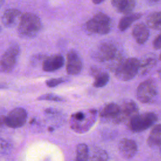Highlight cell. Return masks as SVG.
I'll return each mask as SVG.
<instances>
[{"label": "cell", "mask_w": 161, "mask_h": 161, "mask_svg": "<svg viewBox=\"0 0 161 161\" xmlns=\"http://www.w3.org/2000/svg\"><path fill=\"white\" fill-rule=\"evenodd\" d=\"M94 59L99 62H108L109 68L114 69L117 64L124 57L116 45L111 42L101 43L93 53Z\"/></svg>", "instance_id": "cell-2"}, {"label": "cell", "mask_w": 161, "mask_h": 161, "mask_svg": "<svg viewBox=\"0 0 161 161\" xmlns=\"http://www.w3.org/2000/svg\"><path fill=\"white\" fill-rule=\"evenodd\" d=\"M11 148V145L5 140L0 138V153H7Z\"/></svg>", "instance_id": "cell-27"}, {"label": "cell", "mask_w": 161, "mask_h": 161, "mask_svg": "<svg viewBox=\"0 0 161 161\" xmlns=\"http://www.w3.org/2000/svg\"><path fill=\"white\" fill-rule=\"evenodd\" d=\"M18 25V35L23 39L35 38L42 28L40 18L36 14L30 12L21 14Z\"/></svg>", "instance_id": "cell-1"}, {"label": "cell", "mask_w": 161, "mask_h": 161, "mask_svg": "<svg viewBox=\"0 0 161 161\" xmlns=\"http://www.w3.org/2000/svg\"><path fill=\"white\" fill-rule=\"evenodd\" d=\"M161 141V129L160 125L158 124L152 128L147 139L148 145L153 148H160Z\"/></svg>", "instance_id": "cell-20"}, {"label": "cell", "mask_w": 161, "mask_h": 161, "mask_svg": "<svg viewBox=\"0 0 161 161\" xmlns=\"http://www.w3.org/2000/svg\"><path fill=\"white\" fill-rule=\"evenodd\" d=\"M91 74L94 77L92 86L96 88L105 86L109 80V75L106 72L101 71L97 68L91 69Z\"/></svg>", "instance_id": "cell-19"}, {"label": "cell", "mask_w": 161, "mask_h": 161, "mask_svg": "<svg viewBox=\"0 0 161 161\" xmlns=\"http://www.w3.org/2000/svg\"><path fill=\"white\" fill-rule=\"evenodd\" d=\"M5 125L4 124V116H0V131Z\"/></svg>", "instance_id": "cell-30"}, {"label": "cell", "mask_w": 161, "mask_h": 161, "mask_svg": "<svg viewBox=\"0 0 161 161\" xmlns=\"http://www.w3.org/2000/svg\"><path fill=\"white\" fill-rule=\"evenodd\" d=\"M45 112L47 114H55L57 113L56 110L55 109H52V108H48L46 109Z\"/></svg>", "instance_id": "cell-31"}, {"label": "cell", "mask_w": 161, "mask_h": 161, "mask_svg": "<svg viewBox=\"0 0 161 161\" xmlns=\"http://www.w3.org/2000/svg\"><path fill=\"white\" fill-rule=\"evenodd\" d=\"M142 14L139 13H128L124 16L119 21L118 28L119 31H124L126 30L133 22L138 20L141 18Z\"/></svg>", "instance_id": "cell-21"}, {"label": "cell", "mask_w": 161, "mask_h": 161, "mask_svg": "<svg viewBox=\"0 0 161 161\" xmlns=\"http://www.w3.org/2000/svg\"><path fill=\"white\" fill-rule=\"evenodd\" d=\"M4 1V0H0V8H1V7L2 6V5L3 4Z\"/></svg>", "instance_id": "cell-34"}, {"label": "cell", "mask_w": 161, "mask_h": 161, "mask_svg": "<svg viewBox=\"0 0 161 161\" xmlns=\"http://www.w3.org/2000/svg\"><path fill=\"white\" fill-rule=\"evenodd\" d=\"M161 38H160V34H158L154 39L153 42V47L155 50H160L161 47Z\"/></svg>", "instance_id": "cell-28"}, {"label": "cell", "mask_w": 161, "mask_h": 161, "mask_svg": "<svg viewBox=\"0 0 161 161\" xmlns=\"http://www.w3.org/2000/svg\"><path fill=\"white\" fill-rule=\"evenodd\" d=\"M92 3L95 4H99L104 1V0H92Z\"/></svg>", "instance_id": "cell-32"}, {"label": "cell", "mask_w": 161, "mask_h": 161, "mask_svg": "<svg viewBox=\"0 0 161 161\" xmlns=\"http://www.w3.org/2000/svg\"><path fill=\"white\" fill-rule=\"evenodd\" d=\"M140 60L134 57L123 58L114 68L115 77L123 81H128L138 73Z\"/></svg>", "instance_id": "cell-4"}, {"label": "cell", "mask_w": 161, "mask_h": 161, "mask_svg": "<svg viewBox=\"0 0 161 161\" xmlns=\"http://www.w3.org/2000/svg\"><path fill=\"white\" fill-rule=\"evenodd\" d=\"M119 111L120 106L114 103H110L102 109L100 112V116L106 121H110L115 123Z\"/></svg>", "instance_id": "cell-15"}, {"label": "cell", "mask_w": 161, "mask_h": 161, "mask_svg": "<svg viewBox=\"0 0 161 161\" xmlns=\"http://www.w3.org/2000/svg\"><path fill=\"white\" fill-rule=\"evenodd\" d=\"M147 26L155 30H160L161 27V13L155 11L150 13L146 19Z\"/></svg>", "instance_id": "cell-22"}, {"label": "cell", "mask_w": 161, "mask_h": 161, "mask_svg": "<svg viewBox=\"0 0 161 161\" xmlns=\"http://www.w3.org/2000/svg\"><path fill=\"white\" fill-rule=\"evenodd\" d=\"M28 118L26 111L21 108L18 107L12 109L6 116H4V124L11 128H18L23 126Z\"/></svg>", "instance_id": "cell-9"}, {"label": "cell", "mask_w": 161, "mask_h": 161, "mask_svg": "<svg viewBox=\"0 0 161 161\" xmlns=\"http://www.w3.org/2000/svg\"><path fill=\"white\" fill-rule=\"evenodd\" d=\"M150 31L148 26L143 23L135 25L132 30V36L138 44L145 43L148 39Z\"/></svg>", "instance_id": "cell-16"}, {"label": "cell", "mask_w": 161, "mask_h": 161, "mask_svg": "<svg viewBox=\"0 0 161 161\" xmlns=\"http://www.w3.org/2000/svg\"><path fill=\"white\" fill-rule=\"evenodd\" d=\"M108 159V155L106 152L101 148H94L92 150V156L89 157L91 160H106Z\"/></svg>", "instance_id": "cell-24"}, {"label": "cell", "mask_w": 161, "mask_h": 161, "mask_svg": "<svg viewBox=\"0 0 161 161\" xmlns=\"http://www.w3.org/2000/svg\"><path fill=\"white\" fill-rule=\"evenodd\" d=\"M64 63L65 59L62 55H53L44 59L42 64V69L47 72H54L62 68Z\"/></svg>", "instance_id": "cell-13"}, {"label": "cell", "mask_w": 161, "mask_h": 161, "mask_svg": "<svg viewBox=\"0 0 161 161\" xmlns=\"http://www.w3.org/2000/svg\"><path fill=\"white\" fill-rule=\"evenodd\" d=\"M138 113V108L132 100L125 101L120 106L119 115L116 120V124L128 122L133 116Z\"/></svg>", "instance_id": "cell-10"}, {"label": "cell", "mask_w": 161, "mask_h": 161, "mask_svg": "<svg viewBox=\"0 0 161 161\" xmlns=\"http://www.w3.org/2000/svg\"><path fill=\"white\" fill-rule=\"evenodd\" d=\"M111 4L117 12L126 14L134 9L136 0H111Z\"/></svg>", "instance_id": "cell-17"}, {"label": "cell", "mask_w": 161, "mask_h": 161, "mask_svg": "<svg viewBox=\"0 0 161 161\" xmlns=\"http://www.w3.org/2000/svg\"><path fill=\"white\" fill-rule=\"evenodd\" d=\"M150 6H153L157 4L160 0H144Z\"/></svg>", "instance_id": "cell-29"}, {"label": "cell", "mask_w": 161, "mask_h": 161, "mask_svg": "<svg viewBox=\"0 0 161 161\" xmlns=\"http://www.w3.org/2000/svg\"><path fill=\"white\" fill-rule=\"evenodd\" d=\"M82 69V62L79 53L74 50H69L67 54L66 71L69 75H77Z\"/></svg>", "instance_id": "cell-11"}, {"label": "cell", "mask_w": 161, "mask_h": 161, "mask_svg": "<svg viewBox=\"0 0 161 161\" xmlns=\"http://www.w3.org/2000/svg\"><path fill=\"white\" fill-rule=\"evenodd\" d=\"M64 82H65V79L64 78H62V77L54 78V79H50L49 80H47L46 81V84L48 87H54L60 84H62Z\"/></svg>", "instance_id": "cell-26"}, {"label": "cell", "mask_w": 161, "mask_h": 161, "mask_svg": "<svg viewBox=\"0 0 161 161\" xmlns=\"http://www.w3.org/2000/svg\"><path fill=\"white\" fill-rule=\"evenodd\" d=\"M118 150L123 158L131 159L136 155L138 147L136 142L133 140L125 138L119 141Z\"/></svg>", "instance_id": "cell-12"}, {"label": "cell", "mask_w": 161, "mask_h": 161, "mask_svg": "<svg viewBox=\"0 0 161 161\" xmlns=\"http://www.w3.org/2000/svg\"><path fill=\"white\" fill-rule=\"evenodd\" d=\"M1 27H0V32H1Z\"/></svg>", "instance_id": "cell-36"}, {"label": "cell", "mask_w": 161, "mask_h": 161, "mask_svg": "<svg viewBox=\"0 0 161 161\" xmlns=\"http://www.w3.org/2000/svg\"><path fill=\"white\" fill-rule=\"evenodd\" d=\"M97 111L90 109L86 112L77 111L71 115L70 126L72 130L78 133L87 131L94 124L96 119Z\"/></svg>", "instance_id": "cell-3"}, {"label": "cell", "mask_w": 161, "mask_h": 161, "mask_svg": "<svg viewBox=\"0 0 161 161\" xmlns=\"http://www.w3.org/2000/svg\"><path fill=\"white\" fill-rule=\"evenodd\" d=\"M21 14V12L18 9H8L1 17L2 23L6 28H13L18 24Z\"/></svg>", "instance_id": "cell-14"}, {"label": "cell", "mask_w": 161, "mask_h": 161, "mask_svg": "<svg viewBox=\"0 0 161 161\" xmlns=\"http://www.w3.org/2000/svg\"><path fill=\"white\" fill-rule=\"evenodd\" d=\"M20 53L18 43H12L6 50L0 58V72L9 73L15 67Z\"/></svg>", "instance_id": "cell-8"}, {"label": "cell", "mask_w": 161, "mask_h": 161, "mask_svg": "<svg viewBox=\"0 0 161 161\" xmlns=\"http://www.w3.org/2000/svg\"><path fill=\"white\" fill-rule=\"evenodd\" d=\"M157 62V56L152 53L145 55L140 61L139 71L141 75L147 74L156 64Z\"/></svg>", "instance_id": "cell-18"}, {"label": "cell", "mask_w": 161, "mask_h": 161, "mask_svg": "<svg viewBox=\"0 0 161 161\" xmlns=\"http://www.w3.org/2000/svg\"><path fill=\"white\" fill-rule=\"evenodd\" d=\"M37 100L39 101H55V102H62L64 101V99L62 98L60 96H58L57 94H52V93H48V94H43L40 96H39L37 98Z\"/></svg>", "instance_id": "cell-25"}, {"label": "cell", "mask_w": 161, "mask_h": 161, "mask_svg": "<svg viewBox=\"0 0 161 161\" xmlns=\"http://www.w3.org/2000/svg\"><path fill=\"white\" fill-rule=\"evenodd\" d=\"M89 158V150L85 143H79L76 148V160L86 161Z\"/></svg>", "instance_id": "cell-23"}, {"label": "cell", "mask_w": 161, "mask_h": 161, "mask_svg": "<svg viewBox=\"0 0 161 161\" xmlns=\"http://www.w3.org/2000/svg\"><path fill=\"white\" fill-rule=\"evenodd\" d=\"M48 130L49 131H53L54 130V128H53V127L50 126V127H48Z\"/></svg>", "instance_id": "cell-33"}, {"label": "cell", "mask_w": 161, "mask_h": 161, "mask_svg": "<svg viewBox=\"0 0 161 161\" xmlns=\"http://www.w3.org/2000/svg\"><path fill=\"white\" fill-rule=\"evenodd\" d=\"M84 28L86 31L91 34L106 35L111 30V19L107 14L99 12L85 23Z\"/></svg>", "instance_id": "cell-5"}, {"label": "cell", "mask_w": 161, "mask_h": 161, "mask_svg": "<svg viewBox=\"0 0 161 161\" xmlns=\"http://www.w3.org/2000/svg\"><path fill=\"white\" fill-rule=\"evenodd\" d=\"M158 95V87L157 81L149 78L141 82L136 89L137 99L144 104L153 103Z\"/></svg>", "instance_id": "cell-6"}, {"label": "cell", "mask_w": 161, "mask_h": 161, "mask_svg": "<svg viewBox=\"0 0 161 161\" xmlns=\"http://www.w3.org/2000/svg\"><path fill=\"white\" fill-rule=\"evenodd\" d=\"M3 88H4V86L3 84H0V89H3Z\"/></svg>", "instance_id": "cell-35"}, {"label": "cell", "mask_w": 161, "mask_h": 161, "mask_svg": "<svg viewBox=\"0 0 161 161\" xmlns=\"http://www.w3.org/2000/svg\"><path fill=\"white\" fill-rule=\"evenodd\" d=\"M158 120V116L154 112H145L136 114L128 121V126L134 132H141L153 126Z\"/></svg>", "instance_id": "cell-7"}]
</instances>
